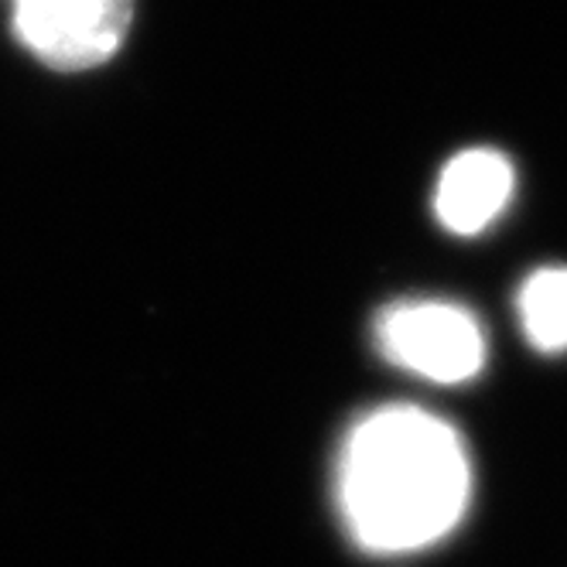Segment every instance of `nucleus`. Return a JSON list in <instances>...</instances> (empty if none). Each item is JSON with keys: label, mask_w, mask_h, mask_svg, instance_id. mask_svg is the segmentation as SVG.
Instances as JSON below:
<instances>
[{"label": "nucleus", "mask_w": 567, "mask_h": 567, "mask_svg": "<svg viewBox=\"0 0 567 567\" xmlns=\"http://www.w3.org/2000/svg\"><path fill=\"white\" fill-rule=\"evenodd\" d=\"M472 493L458 431L421 408L373 411L339 452V509L370 554H408L449 537Z\"/></svg>", "instance_id": "f257e3e1"}, {"label": "nucleus", "mask_w": 567, "mask_h": 567, "mask_svg": "<svg viewBox=\"0 0 567 567\" xmlns=\"http://www.w3.org/2000/svg\"><path fill=\"white\" fill-rule=\"evenodd\" d=\"M377 349L386 362L434 383H465L485 367L478 318L455 301H393L377 315Z\"/></svg>", "instance_id": "f03ea898"}, {"label": "nucleus", "mask_w": 567, "mask_h": 567, "mask_svg": "<svg viewBox=\"0 0 567 567\" xmlns=\"http://www.w3.org/2000/svg\"><path fill=\"white\" fill-rule=\"evenodd\" d=\"M14 38L55 72L106 65L127 42L134 0H11Z\"/></svg>", "instance_id": "7ed1b4c3"}, {"label": "nucleus", "mask_w": 567, "mask_h": 567, "mask_svg": "<svg viewBox=\"0 0 567 567\" xmlns=\"http://www.w3.org/2000/svg\"><path fill=\"white\" fill-rule=\"evenodd\" d=\"M516 175L509 157L493 147H468L444 165L434 188V216L455 236H478L509 206Z\"/></svg>", "instance_id": "20e7f679"}, {"label": "nucleus", "mask_w": 567, "mask_h": 567, "mask_svg": "<svg viewBox=\"0 0 567 567\" xmlns=\"http://www.w3.org/2000/svg\"><path fill=\"white\" fill-rule=\"evenodd\" d=\"M523 336L537 352L567 349V267H540L516 295Z\"/></svg>", "instance_id": "39448f33"}]
</instances>
